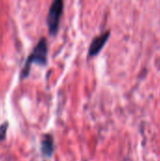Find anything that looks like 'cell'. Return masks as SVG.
<instances>
[{"mask_svg":"<svg viewBox=\"0 0 160 161\" xmlns=\"http://www.w3.org/2000/svg\"><path fill=\"white\" fill-rule=\"evenodd\" d=\"M47 51H48L47 41L45 38H41L39 41V42L37 43V45L34 47L32 53L27 58L25 67L22 71V77H25L28 75L31 64L36 63V64H40V65H44L46 63Z\"/></svg>","mask_w":160,"mask_h":161,"instance_id":"obj_1","label":"cell"},{"mask_svg":"<svg viewBox=\"0 0 160 161\" xmlns=\"http://www.w3.org/2000/svg\"><path fill=\"white\" fill-rule=\"evenodd\" d=\"M63 7H64V3L62 0H56L52 2L50 6L46 18V23L49 29V33L51 35H56V33L58 32L59 20L63 12Z\"/></svg>","mask_w":160,"mask_h":161,"instance_id":"obj_2","label":"cell"},{"mask_svg":"<svg viewBox=\"0 0 160 161\" xmlns=\"http://www.w3.org/2000/svg\"><path fill=\"white\" fill-rule=\"evenodd\" d=\"M109 36H110V31L107 30L104 33H102L101 35L95 37L93 39V41L91 42L90 47H89V55L91 57L96 56L102 50V48L104 47V45L108 42Z\"/></svg>","mask_w":160,"mask_h":161,"instance_id":"obj_3","label":"cell"},{"mask_svg":"<svg viewBox=\"0 0 160 161\" xmlns=\"http://www.w3.org/2000/svg\"><path fill=\"white\" fill-rule=\"evenodd\" d=\"M54 152V140L51 135H44L41 141V153L45 158H50Z\"/></svg>","mask_w":160,"mask_h":161,"instance_id":"obj_4","label":"cell"},{"mask_svg":"<svg viewBox=\"0 0 160 161\" xmlns=\"http://www.w3.org/2000/svg\"><path fill=\"white\" fill-rule=\"evenodd\" d=\"M7 129H8V124L7 123L0 125V141H3L6 138Z\"/></svg>","mask_w":160,"mask_h":161,"instance_id":"obj_5","label":"cell"}]
</instances>
